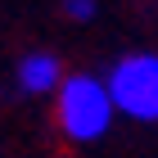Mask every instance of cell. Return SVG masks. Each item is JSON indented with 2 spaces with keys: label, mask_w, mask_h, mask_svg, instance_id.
<instances>
[{
  "label": "cell",
  "mask_w": 158,
  "mask_h": 158,
  "mask_svg": "<svg viewBox=\"0 0 158 158\" xmlns=\"http://www.w3.org/2000/svg\"><path fill=\"white\" fill-rule=\"evenodd\" d=\"M63 63L50 54V50H36V54H23L18 59V90L27 95H59L63 90Z\"/></svg>",
  "instance_id": "cell-3"
},
{
  "label": "cell",
  "mask_w": 158,
  "mask_h": 158,
  "mask_svg": "<svg viewBox=\"0 0 158 158\" xmlns=\"http://www.w3.org/2000/svg\"><path fill=\"white\" fill-rule=\"evenodd\" d=\"M113 118H118V104H113L109 81H99V77H86V73L68 77L63 90L54 95V122L77 145H90L99 135H109Z\"/></svg>",
  "instance_id": "cell-1"
},
{
  "label": "cell",
  "mask_w": 158,
  "mask_h": 158,
  "mask_svg": "<svg viewBox=\"0 0 158 158\" xmlns=\"http://www.w3.org/2000/svg\"><path fill=\"white\" fill-rule=\"evenodd\" d=\"M109 90L122 118L131 122H158V54H122L109 73Z\"/></svg>",
  "instance_id": "cell-2"
},
{
  "label": "cell",
  "mask_w": 158,
  "mask_h": 158,
  "mask_svg": "<svg viewBox=\"0 0 158 158\" xmlns=\"http://www.w3.org/2000/svg\"><path fill=\"white\" fill-rule=\"evenodd\" d=\"M99 14V0H63V18H73V23H90Z\"/></svg>",
  "instance_id": "cell-4"
}]
</instances>
